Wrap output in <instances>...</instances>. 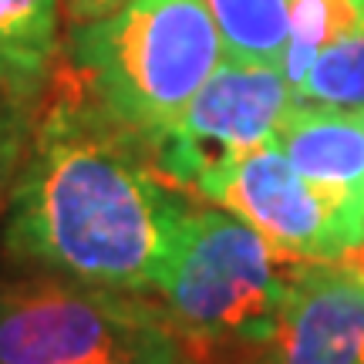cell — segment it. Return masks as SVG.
Here are the masks:
<instances>
[{"instance_id":"obj_1","label":"cell","mask_w":364,"mask_h":364,"mask_svg":"<svg viewBox=\"0 0 364 364\" xmlns=\"http://www.w3.org/2000/svg\"><path fill=\"white\" fill-rule=\"evenodd\" d=\"M189 203L61 61L0 220V247L24 273L149 297Z\"/></svg>"},{"instance_id":"obj_2","label":"cell","mask_w":364,"mask_h":364,"mask_svg":"<svg viewBox=\"0 0 364 364\" xmlns=\"http://www.w3.org/2000/svg\"><path fill=\"white\" fill-rule=\"evenodd\" d=\"M226 58L203 0H129L65 38V61L108 122L145 152Z\"/></svg>"},{"instance_id":"obj_3","label":"cell","mask_w":364,"mask_h":364,"mask_svg":"<svg viewBox=\"0 0 364 364\" xmlns=\"http://www.w3.org/2000/svg\"><path fill=\"white\" fill-rule=\"evenodd\" d=\"M294 263L240 216L193 199L156 287L182 351L199 364H243L270 341Z\"/></svg>"},{"instance_id":"obj_4","label":"cell","mask_w":364,"mask_h":364,"mask_svg":"<svg viewBox=\"0 0 364 364\" xmlns=\"http://www.w3.org/2000/svg\"><path fill=\"white\" fill-rule=\"evenodd\" d=\"M179 348L145 294L54 273L0 284V364H166Z\"/></svg>"},{"instance_id":"obj_5","label":"cell","mask_w":364,"mask_h":364,"mask_svg":"<svg viewBox=\"0 0 364 364\" xmlns=\"http://www.w3.org/2000/svg\"><path fill=\"white\" fill-rule=\"evenodd\" d=\"M297 91L280 65L223 58L176 122L159 135L149 159L162 179L189 199L216 172L273 142Z\"/></svg>"},{"instance_id":"obj_6","label":"cell","mask_w":364,"mask_h":364,"mask_svg":"<svg viewBox=\"0 0 364 364\" xmlns=\"http://www.w3.org/2000/svg\"><path fill=\"white\" fill-rule=\"evenodd\" d=\"M196 203H213L240 216L270 247L297 260H344L358 253L334 203L304 179L273 142L216 172Z\"/></svg>"},{"instance_id":"obj_7","label":"cell","mask_w":364,"mask_h":364,"mask_svg":"<svg viewBox=\"0 0 364 364\" xmlns=\"http://www.w3.org/2000/svg\"><path fill=\"white\" fill-rule=\"evenodd\" d=\"M243 364H364V270L297 260L270 341Z\"/></svg>"},{"instance_id":"obj_8","label":"cell","mask_w":364,"mask_h":364,"mask_svg":"<svg viewBox=\"0 0 364 364\" xmlns=\"http://www.w3.org/2000/svg\"><path fill=\"white\" fill-rule=\"evenodd\" d=\"M273 145L334 203L354 247L364 250V108H331L297 98L273 132Z\"/></svg>"},{"instance_id":"obj_9","label":"cell","mask_w":364,"mask_h":364,"mask_svg":"<svg viewBox=\"0 0 364 364\" xmlns=\"http://www.w3.org/2000/svg\"><path fill=\"white\" fill-rule=\"evenodd\" d=\"M61 0H0V91L41 108L65 61Z\"/></svg>"},{"instance_id":"obj_10","label":"cell","mask_w":364,"mask_h":364,"mask_svg":"<svg viewBox=\"0 0 364 364\" xmlns=\"http://www.w3.org/2000/svg\"><path fill=\"white\" fill-rule=\"evenodd\" d=\"M364 24V0H290V27L280 71L300 91L317 58Z\"/></svg>"},{"instance_id":"obj_11","label":"cell","mask_w":364,"mask_h":364,"mask_svg":"<svg viewBox=\"0 0 364 364\" xmlns=\"http://www.w3.org/2000/svg\"><path fill=\"white\" fill-rule=\"evenodd\" d=\"M223 34L226 58L280 65L290 0H203Z\"/></svg>"},{"instance_id":"obj_12","label":"cell","mask_w":364,"mask_h":364,"mask_svg":"<svg viewBox=\"0 0 364 364\" xmlns=\"http://www.w3.org/2000/svg\"><path fill=\"white\" fill-rule=\"evenodd\" d=\"M297 98L331 108H364V24L317 58Z\"/></svg>"},{"instance_id":"obj_13","label":"cell","mask_w":364,"mask_h":364,"mask_svg":"<svg viewBox=\"0 0 364 364\" xmlns=\"http://www.w3.org/2000/svg\"><path fill=\"white\" fill-rule=\"evenodd\" d=\"M34 122H38V108H27L0 91V220L7 213L11 189L34 139Z\"/></svg>"},{"instance_id":"obj_14","label":"cell","mask_w":364,"mask_h":364,"mask_svg":"<svg viewBox=\"0 0 364 364\" xmlns=\"http://www.w3.org/2000/svg\"><path fill=\"white\" fill-rule=\"evenodd\" d=\"M125 4H129V0H61V7H65V21L71 27L102 21V17L115 14L118 7H125Z\"/></svg>"},{"instance_id":"obj_15","label":"cell","mask_w":364,"mask_h":364,"mask_svg":"<svg viewBox=\"0 0 364 364\" xmlns=\"http://www.w3.org/2000/svg\"><path fill=\"white\" fill-rule=\"evenodd\" d=\"M166 364H199V361H193V358H189V354H186V351H182V348H179V351L172 354V358H169V361H166Z\"/></svg>"}]
</instances>
